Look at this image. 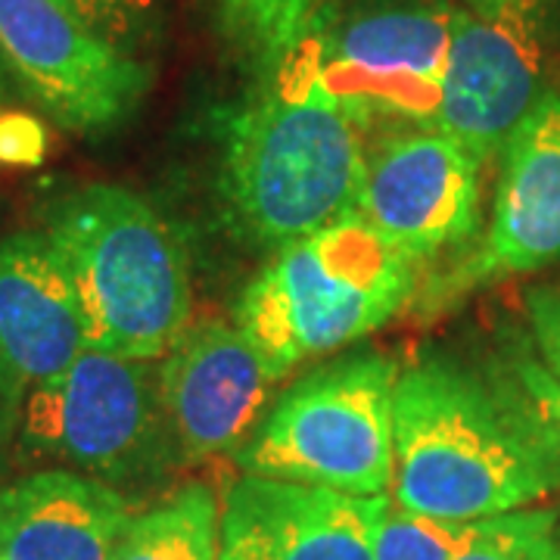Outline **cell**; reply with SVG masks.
I'll return each instance as SVG.
<instances>
[{"instance_id": "ba28073f", "label": "cell", "mask_w": 560, "mask_h": 560, "mask_svg": "<svg viewBox=\"0 0 560 560\" xmlns=\"http://www.w3.org/2000/svg\"><path fill=\"white\" fill-rule=\"evenodd\" d=\"M0 66L62 131L103 138L135 119L150 66L81 25L60 0H0Z\"/></svg>"}, {"instance_id": "8992f818", "label": "cell", "mask_w": 560, "mask_h": 560, "mask_svg": "<svg viewBox=\"0 0 560 560\" xmlns=\"http://www.w3.org/2000/svg\"><path fill=\"white\" fill-rule=\"evenodd\" d=\"M452 25L448 0H320L300 44L324 91L371 138V125L436 128Z\"/></svg>"}, {"instance_id": "5b68a950", "label": "cell", "mask_w": 560, "mask_h": 560, "mask_svg": "<svg viewBox=\"0 0 560 560\" xmlns=\"http://www.w3.org/2000/svg\"><path fill=\"white\" fill-rule=\"evenodd\" d=\"M399 361L355 352L320 364L280 393L234 460L265 480L377 499L393 489Z\"/></svg>"}, {"instance_id": "7a4b0ae2", "label": "cell", "mask_w": 560, "mask_h": 560, "mask_svg": "<svg viewBox=\"0 0 560 560\" xmlns=\"http://www.w3.org/2000/svg\"><path fill=\"white\" fill-rule=\"evenodd\" d=\"M219 147L224 219L253 249L280 253L355 215L368 135L324 91L300 40L221 113Z\"/></svg>"}, {"instance_id": "7402d4cb", "label": "cell", "mask_w": 560, "mask_h": 560, "mask_svg": "<svg viewBox=\"0 0 560 560\" xmlns=\"http://www.w3.org/2000/svg\"><path fill=\"white\" fill-rule=\"evenodd\" d=\"M47 156V125L22 109H0V165L32 168Z\"/></svg>"}, {"instance_id": "d6986e66", "label": "cell", "mask_w": 560, "mask_h": 560, "mask_svg": "<svg viewBox=\"0 0 560 560\" xmlns=\"http://www.w3.org/2000/svg\"><path fill=\"white\" fill-rule=\"evenodd\" d=\"M470 533L474 523L433 521L386 499L374 533V560H455Z\"/></svg>"}, {"instance_id": "cb8c5ba5", "label": "cell", "mask_w": 560, "mask_h": 560, "mask_svg": "<svg viewBox=\"0 0 560 560\" xmlns=\"http://www.w3.org/2000/svg\"><path fill=\"white\" fill-rule=\"evenodd\" d=\"M508 3H517V0H467V10H474V13H499Z\"/></svg>"}, {"instance_id": "6da1fadb", "label": "cell", "mask_w": 560, "mask_h": 560, "mask_svg": "<svg viewBox=\"0 0 560 560\" xmlns=\"http://www.w3.org/2000/svg\"><path fill=\"white\" fill-rule=\"evenodd\" d=\"M560 492V445L517 383L423 359L396 386L393 495L405 511L477 523Z\"/></svg>"}, {"instance_id": "52a82bcc", "label": "cell", "mask_w": 560, "mask_h": 560, "mask_svg": "<svg viewBox=\"0 0 560 560\" xmlns=\"http://www.w3.org/2000/svg\"><path fill=\"white\" fill-rule=\"evenodd\" d=\"M22 442L109 486L156 477L178 452L160 364L84 349L22 399Z\"/></svg>"}, {"instance_id": "4316f807", "label": "cell", "mask_w": 560, "mask_h": 560, "mask_svg": "<svg viewBox=\"0 0 560 560\" xmlns=\"http://www.w3.org/2000/svg\"><path fill=\"white\" fill-rule=\"evenodd\" d=\"M558 529H560V523H558Z\"/></svg>"}, {"instance_id": "44dd1931", "label": "cell", "mask_w": 560, "mask_h": 560, "mask_svg": "<svg viewBox=\"0 0 560 560\" xmlns=\"http://www.w3.org/2000/svg\"><path fill=\"white\" fill-rule=\"evenodd\" d=\"M511 381L517 383V389L560 445V374L533 355H517L511 361Z\"/></svg>"}, {"instance_id": "4fadbf2b", "label": "cell", "mask_w": 560, "mask_h": 560, "mask_svg": "<svg viewBox=\"0 0 560 560\" xmlns=\"http://www.w3.org/2000/svg\"><path fill=\"white\" fill-rule=\"evenodd\" d=\"M88 349L79 293L40 231L0 241V399L13 411Z\"/></svg>"}, {"instance_id": "484cf974", "label": "cell", "mask_w": 560, "mask_h": 560, "mask_svg": "<svg viewBox=\"0 0 560 560\" xmlns=\"http://www.w3.org/2000/svg\"><path fill=\"white\" fill-rule=\"evenodd\" d=\"M3 430H7V405L0 399V440H3Z\"/></svg>"}, {"instance_id": "7c38bea8", "label": "cell", "mask_w": 560, "mask_h": 560, "mask_svg": "<svg viewBox=\"0 0 560 560\" xmlns=\"http://www.w3.org/2000/svg\"><path fill=\"white\" fill-rule=\"evenodd\" d=\"M383 504L243 474L221 504V560H374Z\"/></svg>"}, {"instance_id": "9a60e30c", "label": "cell", "mask_w": 560, "mask_h": 560, "mask_svg": "<svg viewBox=\"0 0 560 560\" xmlns=\"http://www.w3.org/2000/svg\"><path fill=\"white\" fill-rule=\"evenodd\" d=\"M109 482L40 470L0 489V560H113L131 523Z\"/></svg>"}, {"instance_id": "5bb4252c", "label": "cell", "mask_w": 560, "mask_h": 560, "mask_svg": "<svg viewBox=\"0 0 560 560\" xmlns=\"http://www.w3.org/2000/svg\"><path fill=\"white\" fill-rule=\"evenodd\" d=\"M560 261V91L541 94L501 150L492 224L467 275H521Z\"/></svg>"}, {"instance_id": "3957f363", "label": "cell", "mask_w": 560, "mask_h": 560, "mask_svg": "<svg viewBox=\"0 0 560 560\" xmlns=\"http://www.w3.org/2000/svg\"><path fill=\"white\" fill-rule=\"evenodd\" d=\"M40 234L79 293L88 349L162 359L190 324L187 256L172 224L119 184H84L47 202Z\"/></svg>"}, {"instance_id": "9c48e42d", "label": "cell", "mask_w": 560, "mask_h": 560, "mask_svg": "<svg viewBox=\"0 0 560 560\" xmlns=\"http://www.w3.org/2000/svg\"><path fill=\"white\" fill-rule=\"evenodd\" d=\"M480 175L482 162L440 128H383L364 150L355 215L401 256L430 259L480 231Z\"/></svg>"}, {"instance_id": "30bf717a", "label": "cell", "mask_w": 560, "mask_h": 560, "mask_svg": "<svg viewBox=\"0 0 560 560\" xmlns=\"http://www.w3.org/2000/svg\"><path fill=\"white\" fill-rule=\"evenodd\" d=\"M541 40L536 0L499 13L455 7L452 47L442 75L436 128L480 160L499 156L523 116L541 97Z\"/></svg>"}, {"instance_id": "ac0fdd59", "label": "cell", "mask_w": 560, "mask_h": 560, "mask_svg": "<svg viewBox=\"0 0 560 560\" xmlns=\"http://www.w3.org/2000/svg\"><path fill=\"white\" fill-rule=\"evenodd\" d=\"M555 511L523 508L474 523V533L455 560H560Z\"/></svg>"}, {"instance_id": "2e32d148", "label": "cell", "mask_w": 560, "mask_h": 560, "mask_svg": "<svg viewBox=\"0 0 560 560\" xmlns=\"http://www.w3.org/2000/svg\"><path fill=\"white\" fill-rule=\"evenodd\" d=\"M113 560H221V504L202 482L131 517Z\"/></svg>"}, {"instance_id": "603a6c76", "label": "cell", "mask_w": 560, "mask_h": 560, "mask_svg": "<svg viewBox=\"0 0 560 560\" xmlns=\"http://www.w3.org/2000/svg\"><path fill=\"white\" fill-rule=\"evenodd\" d=\"M526 315L533 327V340L539 346L541 364L560 374V283L533 287L526 293Z\"/></svg>"}, {"instance_id": "277c9868", "label": "cell", "mask_w": 560, "mask_h": 560, "mask_svg": "<svg viewBox=\"0 0 560 560\" xmlns=\"http://www.w3.org/2000/svg\"><path fill=\"white\" fill-rule=\"evenodd\" d=\"M415 296V261L359 215L275 253L243 290L234 320L287 377L389 324Z\"/></svg>"}, {"instance_id": "ffe728a7", "label": "cell", "mask_w": 560, "mask_h": 560, "mask_svg": "<svg viewBox=\"0 0 560 560\" xmlns=\"http://www.w3.org/2000/svg\"><path fill=\"white\" fill-rule=\"evenodd\" d=\"M60 3L97 38L135 60L147 62V54H153L162 44L165 0H60Z\"/></svg>"}, {"instance_id": "d4e9b609", "label": "cell", "mask_w": 560, "mask_h": 560, "mask_svg": "<svg viewBox=\"0 0 560 560\" xmlns=\"http://www.w3.org/2000/svg\"><path fill=\"white\" fill-rule=\"evenodd\" d=\"M13 97H16V88H13V81H10V75H7L3 66H0V109H7Z\"/></svg>"}, {"instance_id": "e0dca14e", "label": "cell", "mask_w": 560, "mask_h": 560, "mask_svg": "<svg viewBox=\"0 0 560 560\" xmlns=\"http://www.w3.org/2000/svg\"><path fill=\"white\" fill-rule=\"evenodd\" d=\"M320 0H215L212 22L221 47L256 84L271 79L296 47Z\"/></svg>"}, {"instance_id": "8fae6325", "label": "cell", "mask_w": 560, "mask_h": 560, "mask_svg": "<svg viewBox=\"0 0 560 560\" xmlns=\"http://www.w3.org/2000/svg\"><path fill=\"white\" fill-rule=\"evenodd\" d=\"M275 383V371L237 320H190L160 364L162 401L180 455L202 460L237 452L268 411Z\"/></svg>"}]
</instances>
